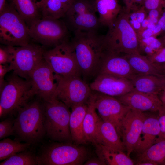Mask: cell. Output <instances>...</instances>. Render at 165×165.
<instances>
[{
	"instance_id": "26",
	"label": "cell",
	"mask_w": 165,
	"mask_h": 165,
	"mask_svg": "<svg viewBox=\"0 0 165 165\" xmlns=\"http://www.w3.org/2000/svg\"><path fill=\"white\" fill-rule=\"evenodd\" d=\"M93 3L100 24L104 26L108 27L122 10L118 0H94Z\"/></svg>"
},
{
	"instance_id": "52",
	"label": "cell",
	"mask_w": 165,
	"mask_h": 165,
	"mask_svg": "<svg viewBox=\"0 0 165 165\" xmlns=\"http://www.w3.org/2000/svg\"><path fill=\"white\" fill-rule=\"evenodd\" d=\"M44 0H41V1L38 2H37L36 3L37 6L40 4Z\"/></svg>"
},
{
	"instance_id": "34",
	"label": "cell",
	"mask_w": 165,
	"mask_h": 165,
	"mask_svg": "<svg viewBox=\"0 0 165 165\" xmlns=\"http://www.w3.org/2000/svg\"><path fill=\"white\" fill-rule=\"evenodd\" d=\"M162 32V29L160 26L158 24L152 28H147L145 30L137 33L138 39L147 38L151 37H156Z\"/></svg>"
},
{
	"instance_id": "6",
	"label": "cell",
	"mask_w": 165,
	"mask_h": 165,
	"mask_svg": "<svg viewBox=\"0 0 165 165\" xmlns=\"http://www.w3.org/2000/svg\"><path fill=\"white\" fill-rule=\"evenodd\" d=\"M43 102L46 117V136L51 140L60 142L72 141L69 128L71 112L69 108L57 98Z\"/></svg>"
},
{
	"instance_id": "1",
	"label": "cell",
	"mask_w": 165,
	"mask_h": 165,
	"mask_svg": "<svg viewBox=\"0 0 165 165\" xmlns=\"http://www.w3.org/2000/svg\"><path fill=\"white\" fill-rule=\"evenodd\" d=\"M70 41L81 74L84 77L98 75L104 54V35L97 31H78Z\"/></svg>"
},
{
	"instance_id": "7",
	"label": "cell",
	"mask_w": 165,
	"mask_h": 165,
	"mask_svg": "<svg viewBox=\"0 0 165 165\" xmlns=\"http://www.w3.org/2000/svg\"><path fill=\"white\" fill-rule=\"evenodd\" d=\"M5 80L0 90V106L4 109L5 116L17 112L32 97L30 79H25L13 73Z\"/></svg>"
},
{
	"instance_id": "3",
	"label": "cell",
	"mask_w": 165,
	"mask_h": 165,
	"mask_svg": "<svg viewBox=\"0 0 165 165\" xmlns=\"http://www.w3.org/2000/svg\"><path fill=\"white\" fill-rule=\"evenodd\" d=\"M130 12L122 9L104 35L106 51L123 55L140 53L137 34L129 22Z\"/></svg>"
},
{
	"instance_id": "12",
	"label": "cell",
	"mask_w": 165,
	"mask_h": 165,
	"mask_svg": "<svg viewBox=\"0 0 165 165\" xmlns=\"http://www.w3.org/2000/svg\"><path fill=\"white\" fill-rule=\"evenodd\" d=\"M93 2L89 0H75L63 17L69 30L97 31L101 25Z\"/></svg>"
},
{
	"instance_id": "41",
	"label": "cell",
	"mask_w": 165,
	"mask_h": 165,
	"mask_svg": "<svg viewBox=\"0 0 165 165\" xmlns=\"http://www.w3.org/2000/svg\"><path fill=\"white\" fill-rule=\"evenodd\" d=\"M75 0H60L65 15Z\"/></svg>"
},
{
	"instance_id": "40",
	"label": "cell",
	"mask_w": 165,
	"mask_h": 165,
	"mask_svg": "<svg viewBox=\"0 0 165 165\" xmlns=\"http://www.w3.org/2000/svg\"><path fill=\"white\" fill-rule=\"evenodd\" d=\"M137 20L140 23H141L146 17V13L144 9V7H141L140 9L134 12Z\"/></svg>"
},
{
	"instance_id": "29",
	"label": "cell",
	"mask_w": 165,
	"mask_h": 165,
	"mask_svg": "<svg viewBox=\"0 0 165 165\" xmlns=\"http://www.w3.org/2000/svg\"><path fill=\"white\" fill-rule=\"evenodd\" d=\"M31 144L4 138L0 141V160H4L17 153L28 149Z\"/></svg>"
},
{
	"instance_id": "24",
	"label": "cell",
	"mask_w": 165,
	"mask_h": 165,
	"mask_svg": "<svg viewBox=\"0 0 165 165\" xmlns=\"http://www.w3.org/2000/svg\"><path fill=\"white\" fill-rule=\"evenodd\" d=\"M87 108L86 103L76 105L71 108L69 128L72 141L78 145L87 143L83 130L84 118Z\"/></svg>"
},
{
	"instance_id": "35",
	"label": "cell",
	"mask_w": 165,
	"mask_h": 165,
	"mask_svg": "<svg viewBox=\"0 0 165 165\" xmlns=\"http://www.w3.org/2000/svg\"><path fill=\"white\" fill-rule=\"evenodd\" d=\"M158 112L160 133L157 142L165 140V107L163 105Z\"/></svg>"
},
{
	"instance_id": "55",
	"label": "cell",
	"mask_w": 165,
	"mask_h": 165,
	"mask_svg": "<svg viewBox=\"0 0 165 165\" xmlns=\"http://www.w3.org/2000/svg\"></svg>"
},
{
	"instance_id": "45",
	"label": "cell",
	"mask_w": 165,
	"mask_h": 165,
	"mask_svg": "<svg viewBox=\"0 0 165 165\" xmlns=\"http://www.w3.org/2000/svg\"><path fill=\"white\" fill-rule=\"evenodd\" d=\"M149 22V20L148 18H146L141 23V28L140 30L138 32H141L147 28V26Z\"/></svg>"
},
{
	"instance_id": "20",
	"label": "cell",
	"mask_w": 165,
	"mask_h": 165,
	"mask_svg": "<svg viewBox=\"0 0 165 165\" xmlns=\"http://www.w3.org/2000/svg\"><path fill=\"white\" fill-rule=\"evenodd\" d=\"M97 143L123 152L126 150L121 137L114 126L101 118L97 131L95 144Z\"/></svg>"
},
{
	"instance_id": "43",
	"label": "cell",
	"mask_w": 165,
	"mask_h": 165,
	"mask_svg": "<svg viewBox=\"0 0 165 165\" xmlns=\"http://www.w3.org/2000/svg\"><path fill=\"white\" fill-rule=\"evenodd\" d=\"M85 165H105V163L98 157L91 158L87 161L84 163Z\"/></svg>"
},
{
	"instance_id": "30",
	"label": "cell",
	"mask_w": 165,
	"mask_h": 165,
	"mask_svg": "<svg viewBox=\"0 0 165 165\" xmlns=\"http://www.w3.org/2000/svg\"><path fill=\"white\" fill-rule=\"evenodd\" d=\"M38 7L42 18L60 19L65 15L60 0H44Z\"/></svg>"
},
{
	"instance_id": "38",
	"label": "cell",
	"mask_w": 165,
	"mask_h": 165,
	"mask_svg": "<svg viewBox=\"0 0 165 165\" xmlns=\"http://www.w3.org/2000/svg\"><path fill=\"white\" fill-rule=\"evenodd\" d=\"M163 10V8H159L149 10L148 15L147 17L150 21L154 24H158V21L161 17Z\"/></svg>"
},
{
	"instance_id": "13",
	"label": "cell",
	"mask_w": 165,
	"mask_h": 165,
	"mask_svg": "<svg viewBox=\"0 0 165 165\" xmlns=\"http://www.w3.org/2000/svg\"><path fill=\"white\" fill-rule=\"evenodd\" d=\"M32 97L35 95L43 101L54 98L57 86L55 74L44 59L34 69L30 76Z\"/></svg>"
},
{
	"instance_id": "22",
	"label": "cell",
	"mask_w": 165,
	"mask_h": 165,
	"mask_svg": "<svg viewBox=\"0 0 165 165\" xmlns=\"http://www.w3.org/2000/svg\"><path fill=\"white\" fill-rule=\"evenodd\" d=\"M129 80L133 90L158 95L165 85V77L151 75L135 74Z\"/></svg>"
},
{
	"instance_id": "53",
	"label": "cell",
	"mask_w": 165,
	"mask_h": 165,
	"mask_svg": "<svg viewBox=\"0 0 165 165\" xmlns=\"http://www.w3.org/2000/svg\"><path fill=\"white\" fill-rule=\"evenodd\" d=\"M163 90H165V86H164Z\"/></svg>"
},
{
	"instance_id": "44",
	"label": "cell",
	"mask_w": 165,
	"mask_h": 165,
	"mask_svg": "<svg viewBox=\"0 0 165 165\" xmlns=\"http://www.w3.org/2000/svg\"><path fill=\"white\" fill-rule=\"evenodd\" d=\"M130 20V19H129ZM130 23L137 33L138 32L141 28V23L137 20H129Z\"/></svg>"
},
{
	"instance_id": "31",
	"label": "cell",
	"mask_w": 165,
	"mask_h": 165,
	"mask_svg": "<svg viewBox=\"0 0 165 165\" xmlns=\"http://www.w3.org/2000/svg\"><path fill=\"white\" fill-rule=\"evenodd\" d=\"M36 165L37 156L28 149L11 156L0 163V165Z\"/></svg>"
},
{
	"instance_id": "9",
	"label": "cell",
	"mask_w": 165,
	"mask_h": 165,
	"mask_svg": "<svg viewBox=\"0 0 165 165\" xmlns=\"http://www.w3.org/2000/svg\"><path fill=\"white\" fill-rule=\"evenodd\" d=\"M55 75L57 86L54 98L61 101L69 108L87 103L92 91L80 76Z\"/></svg>"
},
{
	"instance_id": "33",
	"label": "cell",
	"mask_w": 165,
	"mask_h": 165,
	"mask_svg": "<svg viewBox=\"0 0 165 165\" xmlns=\"http://www.w3.org/2000/svg\"><path fill=\"white\" fill-rule=\"evenodd\" d=\"M14 120L12 117H9L0 123V139L5 138L14 134L13 125Z\"/></svg>"
},
{
	"instance_id": "32",
	"label": "cell",
	"mask_w": 165,
	"mask_h": 165,
	"mask_svg": "<svg viewBox=\"0 0 165 165\" xmlns=\"http://www.w3.org/2000/svg\"><path fill=\"white\" fill-rule=\"evenodd\" d=\"M138 42L140 53L142 52L146 56L152 55L163 47L160 40L154 37L138 39Z\"/></svg>"
},
{
	"instance_id": "5",
	"label": "cell",
	"mask_w": 165,
	"mask_h": 165,
	"mask_svg": "<svg viewBox=\"0 0 165 165\" xmlns=\"http://www.w3.org/2000/svg\"><path fill=\"white\" fill-rule=\"evenodd\" d=\"M31 39L28 27L13 6L6 4L0 12V42L4 45L25 46Z\"/></svg>"
},
{
	"instance_id": "8",
	"label": "cell",
	"mask_w": 165,
	"mask_h": 165,
	"mask_svg": "<svg viewBox=\"0 0 165 165\" xmlns=\"http://www.w3.org/2000/svg\"><path fill=\"white\" fill-rule=\"evenodd\" d=\"M28 27L31 38L45 47H54L68 40L69 30L60 19L41 17Z\"/></svg>"
},
{
	"instance_id": "46",
	"label": "cell",
	"mask_w": 165,
	"mask_h": 165,
	"mask_svg": "<svg viewBox=\"0 0 165 165\" xmlns=\"http://www.w3.org/2000/svg\"><path fill=\"white\" fill-rule=\"evenodd\" d=\"M163 105L165 106V90H163L158 95Z\"/></svg>"
},
{
	"instance_id": "28",
	"label": "cell",
	"mask_w": 165,
	"mask_h": 165,
	"mask_svg": "<svg viewBox=\"0 0 165 165\" xmlns=\"http://www.w3.org/2000/svg\"><path fill=\"white\" fill-rule=\"evenodd\" d=\"M138 156L137 162H147L155 165H165V140L156 142Z\"/></svg>"
},
{
	"instance_id": "37",
	"label": "cell",
	"mask_w": 165,
	"mask_h": 165,
	"mask_svg": "<svg viewBox=\"0 0 165 165\" xmlns=\"http://www.w3.org/2000/svg\"><path fill=\"white\" fill-rule=\"evenodd\" d=\"M12 61V53L9 46L0 47V64H10Z\"/></svg>"
},
{
	"instance_id": "54",
	"label": "cell",
	"mask_w": 165,
	"mask_h": 165,
	"mask_svg": "<svg viewBox=\"0 0 165 165\" xmlns=\"http://www.w3.org/2000/svg\"><path fill=\"white\" fill-rule=\"evenodd\" d=\"M164 106L165 107V106Z\"/></svg>"
},
{
	"instance_id": "50",
	"label": "cell",
	"mask_w": 165,
	"mask_h": 165,
	"mask_svg": "<svg viewBox=\"0 0 165 165\" xmlns=\"http://www.w3.org/2000/svg\"><path fill=\"white\" fill-rule=\"evenodd\" d=\"M127 8L126 9V10H127L128 8L129 3L130 1V0H123Z\"/></svg>"
},
{
	"instance_id": "25",
	"label": "cell",
	"mask_w": 165,
	"mask_h": 165,
	"mask_svg": "<svg viewBox=\"0 0 165 165\" xmlns=\"http://www.w3.org/2000/svg\"><path fill=\"white\" fill-rule=\"evenodd\" d=\"M98 157L106 165H133V161L123 151L101 144H94Z\"/></svg>"
},
{
	"instance_id": "51",
	"label": "cell",
	"mask_w": 165,
	"mask_h": 165,
	"mask_svg": "<svg viewBox=\"0 0 165 165\" xmlns=\"http://www.w3.org/2000/svg\"><path fill=\"white\" fill-rule=\"evenodd\" d=\"M160 65L163 72L165 74V63L164 64H161Z\"/></svg>"
},
{
	"instance_id": "11",
	"label": "cell",
	"mask_w": 165,
	"mask_h": 165,
	"mask_svg": "<svg viewBox=\"0 0 165 165\" xmlns=\"http://www.w3.org/2000/svg\"><path fill=\"white\" fill-rule=\"evenodd\" d=\"M43 58L56 75L66 77L80 76L81 74L68 40L46 50Z\"/></svg>"
},
{
	"instance_id": "2",
	"label": "cell",
	"mask_w": 165,
	"mask_h": 165,
	"mask_svg": "<svg viewBox=\"0 0 165 165\" xmlns=\"http://www.w3.org/2000/svg\"><path fill=\"white\" fill-rule=\"evenodd\" d=\"M13 125L16 140L31 144L40 141L46 136V117L43 102H28L17 111Z\"/></svg>"
},
{
	"instance_id": "49",
	"label": "cell",
	"mask_w": 165,
	"mask_h": 165,
	"mask_svg": "<svg viewBox=\"0 0 165 165\" xmlns=\"http://www.w3.org/2000/svg\"><path fill=\"white\" fill-rule=\"evenodd\" d=\"M159 39L161 41L163 45V47H165V35L162 36Z\"/></svg>"
},
{
	"instance_id": "27",
	"label": "cell",
	"mask_w": 165,
	"mask_h": 165,
	"mask_svg": "<svg viewBox=\"0 0 165 165\" xmlns=\"http://www.w3.org/2000/svg\"><path fill=\"white\" fill-rule=\"evenodd\" d=\"M28 26L42 17L36 3L32 0H10Z\"/></svg>"
},
{
	"instance_id": "48",
	"label": "cell",
	"mask_w": 165,
	"mask_h": 165,
	"mask_svg": "<svg viewBox=\"0 0 165 165\" xmlns=\"http://www.w3.org/2000/svg\"><path fill=\"white\" fill-rule=\"evenodd\" d=\"M156 24L151 21H150L149 20V22L148 24L147 28H153L155 26Z\"/></svg>"
},
{
	"instance_id": "10",
	"label": "cell",
	"mask_w": 165,
	"mask_h": 165,
	"mask_svg": "<svg viewBox=\"0 0 165 165\" xmlns=\"http://www.w3.org/2000/svg\"><path fill=\"white\" fill-rule=\"evenodd\" d=\"M12 53L10 65L13 73L25 79L44 59L45 47L29 43L23 46H9Z\"/></svg>"
},
{
	"instance_id": "15",
	"label": "cell",
	"mask_w": 165,
	"mask_h": 165,
	"mask_svg": "<svg viewBox=\"0 0 165 165\" xmlns=\"http://www.w3.org/2000/svg\"><path fill=\"white\" fill-rule=\"evenodd\" d=\"M97 93L95 105L100 118L114 125L120 135L121 121L130 108L116 97Z\"/></svg>"
},
{
	"instance_id": "42",
	"label": "cell",
	"mask_w": 165,
	"mask_h": 165,
	"mask_svg": "<svg viewBox=\"0 0 165 165\" xmlns=\"http://www.w3.org/2000/svg\"><path fill=\"white\" fill-rule=\"evenodd\" d=\"M158 24L160 26L162 29V34L163 36L165 35V8L163 9V13L160 18Z\"/></svg>"
},
{
	"instance_id": "47",
	"label": "cell",
	"mask_w": 165,
	"mask_h": 165,
	"mask_svg": "<svg viewBox=\"0 0 165 165\" xmlns=\"http://www.w3.org/2000/svg\"><path fill=\"white\" fill-rule=\"evenodd\" d=\"M6 0H0V12L5 8L6 5Z\"/></svg>"
},
{
	"instance_id": "17",
	"label": "cell",
	"mask_w": 165,
	"mask_h": 165,
	"mask_svg": "<svg viewBox=\"0 0 165 165\" xmlns=\"http://www.w3.org/2000/svg\"><path fill=\"white\" fill-rule=\"evenodd\" d=\"M104 74L130 79L136 74L124 55L108 52L104 54L98 75Z\"/></svg>"
},
{
	"instance_id": "39",
	"label": "cell",
	"mask_w": 165,
	"mask_h": 165,
	"mask_svg": "<svg viewBox=\"0 0 165 165\" xmlns=\"http://www.w3.org/2000/svg\"><path fill=\"white\" fill-rule=\"evenodd\" d=\"M11 70H12L9 64H0V90L2 88L5 84V75Z\"/></svg>"
},
{
	"instance_id": "18",
	"label": "cell",
	"mask_w": 165,
	"mask_h": 165,
	"mask_svg": "<svg viewBox=\"0 0 165 165\" xmlns=\"http://www.w3.org/2000/svg\"><path fill=\"white\" fill-rule=\"evenodd\" d=\"M116 98L129 108L142 112H158L163 106L158 95L134 90Z\"/></svg>"
},
{
	"instance_id": "14",
	"label": "cell",
	"mask_w": 165,
	"mask_h": 165,
	"mask_svg": "<svg viewBox=\"0 0 165 165\" xmlns=\"http://www.w3.org/2000/svg\"><path fill=\"white\" fill-rule=\"evenodd\" d=\"M147 116L144 112L130 109L121 121L120 135L128 156L138 145Z\"/></svg>"
},
{
	"instance_id": "4",
	"label": "cell",
	"mask_w": 165,
	"mask_h": 165,
	"mask_svg": "<svg viewBox=\"0 0 165 165\" xmlns=\"http://www.w3.org/2000/svg\"><path fill=\"white\" fill-rule=\"evenodd\" d=\"M79 145L60 142L45 145L36 156L38 165H82L88 152L86 147Z\"/></svg>"
},
{
	"instance_id": "16",
	"label": "cell",
	"mask_w": 165,
	"mask_h": 165,
	"mask_svg": "<svg viewBox=\"0 0 165 165\" xmlns=\"http://www.w3.org/2000/svg\"><path fill=\"white\" fill-rule=\"evenodd\" d=\"M89 86L93 91L116 97L133 90L129 79L104 74L97 75Z\"/></svg>"
},
{
	"instance_id": "23",
	"label": "cell",
	"mask_w": 165,
	"mask_h": 165,
	"mask_svg": "<svg viewBox=\"0 0 165 165\" xmlns=\"http://www.w3.org/2000/svg\"><path fill=\"white\" fill-rule=\"evenodd\" d=\"M134 72L137 74L151 75L165 77L160 65L150 61L146 56L140 53L124 55Z\"/></svg>"
},
{
	"instance_id": "19",
	"label": "cell",
	"mask_w": 165,
	"mask_h": 165,
	"mask_svg": "<svg viewBox=\"0 0 165 165\" xmlns=\"http://www.w3.org/2000/svg\"><path fill=\"white\" fill-rule=\"evenodd\" d=\"M160 133L158 115L147 116L144 122L138 145L134 151L140 154L157 142Z\"/></svg>"
},
{
	"instance_id": "21",
	"label": "cell",
	"mask_w": 165,
	"mask_h": 165,
	"mask_svg": "<svg viewBox=\"0 0 165 165\" xmlns=\"http://www.w3.org/2000/svg\"><path fill=\"white\" fill-rule=\"evenodd\" d=\"M97 95V92L92 91L87 102V108L83 123L85 140L87 143H91L94 145L96 143L97 129L100 119L96 112L95 105Z\"/></svg>"
},
{
	"instance_id": "36",
	"label": "cell",
	"mask_w": 165,
	"mask_h": 165,
	"mask_svg": "<svg viewBox=\"0 0 165 165\" xmlns=\"http://www.w3.org/2000/svg\"><path fill=\"white\" fill-rule=\"evenodd\" d=\"M146 56L153 63L160 65L164 64L165 63V47H163L152 55Z\"/></svg>"
}]
</instances>
